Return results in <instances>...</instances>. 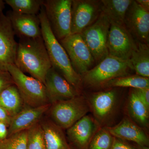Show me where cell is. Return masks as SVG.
<instances>
[{"instance_id": "1", "label": "cell", "mask_w": 149, "mask_h": 149, "mask_svg": "<svg viewBox=\"0 0 149 149\" xmlns=\"http://www.w3.org/2000/svg\"><path fill=\"white\" fill-rule=\"evenodd\" d=\"M15 65L45 85L46 75L52 65L42 37H20Z\"/></svg>"}, {"instance_id": "2", "label": "cell", "mask_w": 149, "mask_h": 149, "mask_svg": "<svg viewBox=\"0 0 149 149\" xmlns=\"http://www.w3.org/2000/svg\"><path fill=\"white\" fill-rule=\"evenodd\" d=\"M40 22L42 35L52 67L59 72L78 91L82 77L74 71L65 50L54 35L47 18L44 6L38 14Z\"/></svg>"}, {"instance_id": "3", "label": "cell", "mask_w": 149, "mask_h": 149, "mask_svg": "<svg viewBox=\"0 0 149 149\" xmlns=\"http://www.w3.org/2000/svg\"><path fill=\"white\" fill-rule=\"evenodd\" d=\"M130 69L128 61L109 55L82 75V81L91 88L104 87L110 80L128 75Z\"/></svg>"}, {"instance_id": "4", "label": "cell", "mask_w": 149, "mask_h": 149, "mask_svg": "<svg viewBox=\"0 0 149 149\" xmlns=\"http://www.w3.org/2000/svg\"><path fill=\"white\" fill-rule=\"evenodd\" d=\"M87 99L79 95L51 104L46 114L62 129H68L90 111Z\"/></svg>"}, {"instance_id": "5", "label": "cell", "mask_w": 149, "mask_h": 149, "mask_svg": "<svg viewBox=\"0 0 149 149\" xmlns=\"http://www.w3.org/2000/svg\"><path fill=\"white\" fill-rule=\"evenodd\" d=\"M6 69L11 75L24 105L37 107L49 104L45 86L42 83L32 76H27L15 64L8 65Z\"/></svg>"}, {"instance_id": "6", "label": "cell", "mask_w": 149, "mask_h": 149, "mask_svg": "<svg viewBox=\"0 0 149 149\" xmlns=\"http://www.w3.org/2000/svg\"><path fill=\"white\" fill-rule=\"evenodd\" d=\"M72 0H46V16L55 37L59 42L71 34Z\"/></svg>"}, {"instance_id": "7", "label": "cell", "mask_w": 149, "mask_h": 149, "mask_svg": "<svg viewBox=\"0 0 149 149\" xmlns=\"http://www.w3.org/2000/svg\"><path fill=\"white\" fill-rule=\"evenodd\" d=\"M110 26L109 19L101 13L95 22L80 34L97 62L109 55L107 40Z\"/></svg>"}, {"instance_id": "8", "label": "cell", "mask_w": 149, "mask_h": 149, "mask_svg": "<svg viewBox=\"0 0 149 149\" xmlns=\"http://www.w3.org/2000/svg\"><path fill=\"white\" fill-rule=\"evenodd\" d=\"M59 42L77 74L81 76L93 68L95 61L80 34H70Z\"/></svg>"}, {"instance_id": "9", "label": "cell", "mask_w": 149, "mask_h": 149, "mask_svg": "<svg viewBox=\"0 0 149 149\" xmlns=\"http://www.w3.org/2000/svg\"><path fill=\"white\" fill-rule=\"evenodd\" d=\"M87 100L93 117L100 127H107L118 107L117 91L112 89L92 93Z\"/></svg>"}, {"instance_id": "10", "label": "cell", "mask_w": 149, "mask_h": 149, "mask_svg": "<svg viewBox=\"0 0 149 149\" xmlns=\"http://www.w3.org/2000/svg\"><path fill=\"white\" fill-rule=\"evenodd\" d=\"M101 13V1L72 0L71 34H80L95 22Z\"/></svg>"}, {"instance_id": "11", "label": "cell", "mask_w": 149, "mask_h": 149, "mask_svg": "<svg viewBox=\"0 0 149 149\" xmlns=\"http://www.w3.org/2000/svg\"><path fill=\"white\" fill-rule=\"evenodd\" d=\"M136 46L137 42L124 24L110 22L107 40L109 55L128 61Z\"/></svg>"}, {"instance_id": "12", "label": "cell", "mask_w": 149, "mask_h": 149, "mask_svg": "<svg viewBox=\"0 0 149 149\" xmlns=\"http://www.w3.org/2000/svg\"><path fill=\"white\" fill-rule=\"evenodd\" d=\"M124 24L136 42L148 45L149 11L143 8L136 1L128 8Z\"/></svg>"}, {"instance_id": "13", "label": "cell", "mask_w": 149, "mask_h": 149, "mask_svg": "<svg viewBox=\"0 0 149 149\" xmlns=\"http://www.w3.org/2000/svg\"><path fill=\"white\" fill-rule=\"evenodd\" d=\"M100 128L92 116L87 114L66 130V138L72 149H88Z\"/></svg>"}, {"instance_id": "14", "label": "cell", "mask_w": 149, "mask_h": 149, "mask_svg": "<svg viewBox=\"0 0 149 149\" xmlns=\"http://www.w3.org/2000/svg\"><path fill=\"white\" fill-rule=\"evenodd\" d=\"M49 103L52 104L79 95V91L70 84L53 67L49 70L45 81Z\"/></svg>"}, {"instance_id": "15", "label": "cell", "mask_w": 149, "mask_h": 149, "mask_svg": "<svg viewBox=\"0 0 149 149\" xmlns=\"http://www.w3.org/2000/svg\"><path fill=\"white\" fill-rule=\"evenodd\" d=\"M15 35L8 17L0 13V66L4 70L15 64L17 46Z\"/></svg>"}, {"instance_id": "16", "label": "cell", "mask_w": 149, "mask_h": 149, "mask_svg": "<svg viewBox=\"0 0 149 149\" xmlns=\"http://www.w3.org/2000/svg\"><path fill=\"white\" fill-rule=\"evenodd\" d=\"M51 106L50 104L37 107L24 105L21 111L12 118L8 127L7 137L20 131L28 130L39 122Z\"/></svg>"}, {"instance_id": "17", "label": "cell", "mask_w": 149, "mask_h": 149, "mask_svg": "<svg viewBox=\"0 0 149 149\" xmlns=\"http://www.w3.org/2000/svg\"><path fill=\"white\" fill-rule=\"evenodd\" d=\"M7 16L15 35L19 37H42L40 22L38 15L22 14L13 10L7 12Z\"/></svg>"}, {"instance_id": "18", "label": "cell", "mask_w": 149, "mask_h": 149, "mask_svg": "<svg viewBox=\"0 0 149 149\" xmlns=\"http://www.w3.org/2000/svg\"><path fill=\"white\" fill-rule=\"evenodd\" d=\"M107 128L114 138L149 146L148 137L143 129L128 117L124 118L117 125Z\"/></svg>"}, {"instance_id": "19", "label": "cell", "mask_w": 149, "mask_h": 149, "mask_svg": "<svg viewBox=\"0 0 149 149\" xmlns=\"http://www.w3.org/2000/svg\"><path fill=\"white\" fill-rule=\"evenodd\" d=\"M40 122L44 130L46 149H72L63 129L47 115L45 114Z\"/></svg>"}, {"instance_id": "20", "label": "cell", "mask_w": 149, "mask_h": 149, "mask_svg": "<svg viewBox=\"0 0 149 149\" xmlns=\"http://www.w3.org/2000/svg\"><path fill=\"white\" fill-rule=\"evenodd\" d=\"M130 69L137 75L149 77V47L148 45L137 42L136 49L128 60Z\"/></svg>"}, {"instance_id": "21", "label": "cell", "mask_w": 149, "mask_h": 149, "mask_svg": "<svg viewBox=\"0 0 149 149\" xmlns=\"http://www.w3.org/2000/svg\"><path fill=\"white\" fill-rule=\"evenodd\" d=\"M133 0H102V13L110 22L124 24V18Z\"/></svg>"}, {"instance_id": "22", "label": "cell", "mask_w": 149, "mask_h": 149, "mask_svg": "<svg viewBox=\"0 0 149 149\" xmlns=\"http://www.w3.org/2000/svg\"><path fill=\"white\" fill-rule=\"evenodd\" d=\"M128 110L130 117L136 124L140 126L148 127L149 108L140 99L134 89L128 99Z\"/></svg>"}, {"instance_id": "23", "label": "cell", "mask_w": 149, "mask_h": 149, "mask_svg": "<svg viewBox=\"0 0 149 149\" xmlns=\"http://www.w3.org/2000/svg\"><path fill=\"white\" fill-rule=\"evenodd\" d=\"M24 106L15 85L10 86L0 93V106L4 109L12 117L21 111Z\"/></svg>"}, {"instance_id": "24", "label": "cell", "mask_w": 149, "mask_h": 149, "mask_svg": "<svg viewBox=\"0 0 149 149\" xmlns=\"http://www.w3.org/2000/svg\"><path fill=\"white\" fill-rule=\"evenodd\" d=\"M104 87L143 89L149 88V78L140 75H127L110 80Z\"/></svg>"}, {"instance_id": "25", "label": "cell", "mask_w": 149, "mask_h": 149, "mask_svg": "<svg viewBox=\"0 0 149 149\" xmlns=\"http://www.w3.org/2000/svg\"><path fill=\"white\" fill-rule=\"evenodd\" d=\"M6 3L15 12L22 14L37 15L44 4V0H6Z\"/></svg>"}, {"instance_id": "26", "label": "cell", "mask_w": 149, "mask_h": 149, "mask_svg": "<svg viewBox=\"0 0 149 149\" xmlns=\"http://www.w3.org/2000/svg\"><path fill=\"white\" fill-rule=\"evenodd\" d=\"M27 149H46L44 132L40 121L27 131Z\"/></svg>"}, {"instance_id": "27", "label": "cell", "mask_w": 149, "mask_h": 149, "mask_svg": "<svg viewBox=\"0 0 149 149\" xmlns=\"http://www.w3.org/2000/svg\"><path fill=\"white\" fill-rule=\"evenodd\" d=\"M114 138L107 127H100L93 137L88 149H111Z\"/></svg>"}, {"instance_id": "28", "label": "cell", "mask_w": 149, "mask_h": 149, "mask_svg": "<svg viewBox=\"0 0 149 149\" xmlns=\"http://www.w3.org/2000/svg\"><path fill=\"white\" fill-rule=\"evenodd\" d=\"M27 131H20L0 141V149H27Z\"/></svg>"}, {"instance_id": "29", "label": "cell", "mask_w": 149, "mask_h": 149, "mask_svg": "<svg viewBox=\"0 0 149 149\" xmlns=\"http://www.w3.org/2000/svg\"><path fill=\"white\" fill-rule=\"evenodd\" d=\"M15 85L13 79L7 70H0V93L10 86Z\"/></svg>"}, {"instance_id": "30", "label": "cell", "mask_w": 149, "mask_h": 149, "mask_svg": "<svg viewBox=\"0 0 149 149\" xmlns=\"http://www.w3.org/2000/svg\"><path fill=\"white\" fill-rule=\"evenodd\" d=\"M111 149H137V148L136 146L130 145L126 141L114 138L113 143Z\"/></svg>"}, {"instance_id": "31", "label": "cell", "mask_w": 149, "mask_h": 149, "mask_svg": "<svg viewBox=\"0 0 149 149\" xmlns=\"http://www.w3.org/2000/svg\"><path fill=\"white\" fill-rule=\"evenodd\" d=\"M134 89L142 101L149 108V88Z\"/></svg>"}, {"instance_id": "32", "label": "cell", "mask_w": 149, "mask_h": 149, "mask_svg": "<svg viewBox=\"0 0 149 149\" xmlns=\"http://www.w3.org/2000/svg\"><path fill=\"white\" fill-rule=\"evenodd\" d=\"M12 117L4 109L0 106V122L5 123L8 126H9Z\"/></svg>"}, {"instance_id": "33", "label": "cell", "mask_w": 149, "mask_h": 149, "mask_svg": "<svg viewBox=\"0 0 149 149\" xmlns=\"http://www.w3.org/2000/svg\"><path fill=\"white\" fill-rule=\"evenodd\" d=\"M8 126L5 123L0 122V141H3L7 138L8 133Z\"/></svg>"}, {"instance_id": "34", "label": "cell", "mask_w": 149, "mask_h": 149, "mask_svg": "<svg viewBox=\"0 0 149 149\" xmlns=\"http://www.w3.org/2000/svg\"><path fill=\"white\" fill-rule=\"evenodd\" d=\"M136 1L143 8L149 11V0H136Z\"/></svg>"}, {"instance_id": "35", "label": "cell", "mask_w": 149, "mask_h": 149, "mask_svg": "<svg viewBox=\"0 0 149 149\" xmlns=\"http://www.w3.org/2000/svg\"><path fill=\"white\" fill-rule=\"evenodd\" d=\"M5 1L0 0V13H3V10L5 8Z\"/></svg>"}, {"instance_id": "36", "label": "cell", "mask_w": 149, "mask_h": 149, "mask_svg": "<svg viewBox=\"0 0 149 149\" xmlns=\"http://www.w3.org/2000/svg\"><path fill=\"white\" fill-rule=\"evenodd\" d=\"M136 146L137 149H149V146H139L136 144Z\"/></svg>"}, {"instance_id": "37", "label": "cell", "mask_w": 149, "mask_h": 149, "mask_svg": "<svg viewBox=\"0 0 149 149\" xmlns=\"http://www.w3.org/2000/svg\"><path fill=\"white\" fill-rule=\"evenodd\" d=\"M4 70L1 67V66H0V70Z\"/></svg>"}]
</instances>
